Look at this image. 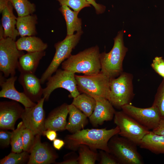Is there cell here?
Wrapping results in <instances>:
<instances>
[{"instance_id":"6da1fadb","label":"cell","mask_w":164,"mask_h":164,"mask_svg":"<svg viewBox=\"0 0 164 164\" xmlns=\"http://www.w3.org/2000/svg\"><path fill=\"white\" fill-rule=\"evenodd\" d=\"M119 132L117 126L110 129H84L66 135L64 140L65 146L67 149L74 152L78 150L80 145H85L94 151L100 149L109 152L108 142L112 137L118 134Z\"/></svg>"},{"instance_id":"7a4b0ae2","label":"cell","mask_w":164,"mask_h":164,"mask_svg":"<svg viewBox=\"0 0 164 164\" xmlns=\"http://www.w3.org/2000/svg\"><path fill=\"white\" fill-rule=\"evenodd\" d=\"M99 48L96 45L71 56L61 63L62 69L74 73L93 75L99 73L101 66Z\"/></svg>"},{"instance_id":"3957f363","label":"cell","mask_w":164,"mask_h":164,"mask_svg":"<svg viewBox=\"0 0 164 164\" xmlns=\"http://www.w3.org/2000/svg\"><path fill=\"white\" fill-rule=\"evenodd\" d=\"M124 31H119L114 39V44L108 53H100L101 72L111 78L118 76L123 72V62L128 51L123 41Z\"/></svg>"},{"instance_id":"277c9868","label":"cell","mask_w":164,"mask_h":164,"mask_svg":"<svg viewBox=\"0 0 164 164\" xmlns=\"http://www.w3.org/2000/svg\"><path fill=\"white\" fill-rule=\"evenodd\" d=\"M118 135L110 138L108 145L109 152L115 158L119 164H143L142 157L137 150V145Z\"/></svg>"},{"instance_id":"5b68a950","label":"cell","mask_w":164,"mask_h":164,"mask_svg":"<svg viewBox=\"0 0 164 164\" xmlns=\"http://www.w3.org/2000/svg\"><path fill=\"white\" fill-rule=\"evenodd\" d=\"M133 78L132 74L123 72L118 77L111 79L108 100L113 106L121 109L130 104L134 95Z\"/></svg>"},{"instance_id":"8992f818","label":"cell","mask_w":164,"mask_h":164,"mask_svg":"<svg viewBox=\"0 0 164 164\" xmlns=\"http://www.w3.org/2000/svg\"><path fill=\"white\" fill-rule=\"evenodd\" d=\"M77 88L80 92L93 98L102 97L108 99L111 78L101 72L93 75H75Z\"/></svg>"},{"instance_id":"52a82bcc","label":"cell","mask_w":164,"mask_h":164,"mask_svg":"<svg viewBox=\"0 0 164 164\" xmlns=\"http://www.w3.org/2000/svg\"><path fill=\"white\" fill-rule=\"evenodd\" d=\"M83 33L82 31L75 34L67 35L63 40L54 45L56 51L50 63L42 74L40 80L43 84L57 70L60 65L71 55L73 49L79 43Z\"/></svg>"},{"instance_id":"ba28073f","label":"cell","mask_w":164,"mask_h":164,"mask_svg":"<svg viewBox=\"0 0 164 164\" xmlns=\"http://www.w3.org/2000/svg\"><path fill=\"white\" fill-rule=\"evenodd\" d=\"M46 87L43 88V96L48 101L51 93L58 88H62L70 93L69 97L73 98L80 94L77 85L75 73L63 69H57L55 74L47 80Z\"/></svg>"},{"instance_id":"9c48e42d","label":"cell","mask_w":164,"mask_h":164,"mask_svg":"<svg viewBox=\"0 0 164 164\" xmlns=\"http://www.w3.org/2000/svg\"><path fill=\"white\" fill-rule=\"evenodd\" d=\"M114 121L119 128L118 135L138 146L143 137L150 132L122 110L116 111Z\"/></svg>"},{"instance_id":"30bf717a","label":"cell","mask_w":164,"mask_h":164,"mask_svg":"<svg viewBox=\"0 0 164 164\" xmlns=\"http://www.w3.org/2000/svg\"><path fill=\"white\" fill-rule=\"evenodd\" d=\"M24 54L17 48L15 41L9 37L0 39V70L5 77L15 76L19 58Z\"/></svg>"},{"instance_id":"8fae6325","label":"cell","mask_w":164,"mask_h":164,"mask_svg":"<svg viewBox=\"0 0 164 164\" xmlns=\"http://www.w3.org/2000/svg\"><path fill=\"white\" fill-rule=\"evenodd\" d=\"M44 101L43 97L35 106L25 108L21 118L25 128L30 130L35 135H43L46 130L45 113L43 108Z\"/></svg>"},{"instance_id":"7c38bea8","label":"cell","mask_w":164,"mask_h":164,"mask_svg":"<svg viewBox=\"0 0 164 164\" xmlns=\"http://www.w3.org/2000/svg\"><path fill=\"white\" fill-rule=\"evenodd\" d=\"M121 109L149 130L155 128L161 119L158 109L153 105L149 108H142L128 104L122 107Z\"/></svg>"},{"instance_id":"4fadbf2b","label":"cell","mask_w":164,"mask_h":164,"mask_svg":"<svg viewBox=\"0 0 164 164\" xmlns=\"http://www.w3.org/2000/svg\"><path fill=\"white\" fill-rule=\"evenodd\" d=\"M41 136L35 135L33 144L29 151L28 164H50L56 162L58 155L48 143L42 142Z\"/></svg>"},{"instance_id":"5bb4252c","label":"cell","mask_w":164,"mask_h":164,"mask_svg":"<svg viewBox=\"0 0 164 164\" xmlns=\"http://www.w3.org/2000/svg\"><path fill=\"white\" fill-rule=\"evenodd\" d=\"M24 109L19 102L14 101L0 102V129L12 131L15 123L21 118Z\"/></svg>"},{"instance_id":"9a60e30c","label":"cell","mask_w":164,"mask_h":164,"mask_svg":"<svg viewBox=\"0 0 164 164\" xmlns=\"http://www.w3.org/2000/svg\"><path fill=\"white\" fill-rule=\"evenodd\" d=\"M16 76H11L6 79L0 73V97L9 98L22 104L25 108L35 106L36 103L32 101L24 93L18 91L15 87V83L17 79Z\"/></svg>"},{"instance_id":"2e32d148","label":"cell","mask_w":164,"mask_h":164,"mask_svg":"<svg viewBox=\"0 0 164 164\" xmlns=\"http://www.w3.org/2000/svg\"><path fill=\"white\" fill-rule=\"evenodd\" d=\"M94 98L96 101V104L89 118L91 124L96 127L102 125L104 121L112 120L116 111L108 100L100 97Z\"/></svg>"},{"instance_id":"e0dca14e","label":"cell","mask_w":164,"mask_h":164,"mask_svg":"<svg viewBox=\"0 0 164 164\" xmlns=\"http://www.w3.org/2000/svg\"><path fill=\"white\" fill-rule=\"evenodd\" d=\"M18 81L22 87L24 93L32 101L37 102L42 98L43 89L40 79L35 74L20 73Z\"/></svg>"},{"instance_id":"ac0fdd59","label":"cell","mask_w":164,"mask_h":164,"mask_svg":"<svg viewBox=\"0 0 164 164\" xmlns=\"http://www.w3.org/2000/svg\"><path fill=\"white\" fill-rule=\"evenodd\" d=\"M68 106L69 104L64 103L50 112L45 120L46 130L52 129L57 132L66 130L67 118L69 112Z\"/></svg>"},{"instance_id":"d6986e66","label":"cell","mask_w":164,"mask_h":164,"mask_svg":"<svg viewBox=\"0 0 164 164\" xmlns=\"http://www.w3.org/2000/svg\"><path fill=\"white\" fill-rule=\"evenodd\" d=\"M13 7L9 2L8 5L1 12L2 26L4 32V38L9 37L15 41L19 35L18 32L15 28L17 18L13 12Z\"/></svg>"},{"instance_id":"ffe728a7","label":"cell","mask_w":164,"mask_h":164,"mask_svg":"<svg viewBox=\"0 0 164 164\" xmlns=\"http://www.w3.org/2000/svg\"><path fill=\"white\" fill-rule=\"evenodd\" d=\"M45 51L27 52L19 58L17 69L20 73H35L40 60L46 55Z\"/></svg>"},{"instance_id":"44dd1931","label":"cell","mask_w":164,"mask_h":164,"mask_svg":"<svg viewBox=\"0 0 164 164\" xmlns=\"http://www.w3.org/2000/svg\"><path fill=\"white\" fill-rule=\"evenodd\" d=\"M69 117L66 130L73 133L84 129L87 124V117L75 106L71 104L68 106Z\"/></svg>"},{"instance_id":"7402d4cb","label":"cell","mask_w":164,"mask_h":164,"mask_svg":"<svg viewBox=\"0 0 164 164\" xmlns=\"http://www.w3.org/2000/svg\"><path fill=\"white\" fill-rule=\"evenodd\" d=\"M138 146L155 154H164V136L150 131L143 137Z\"/></svg>"},{"instance_id":"603a6c76","label":"cell","mask_w":164,"mask_h":164,"mask_svg":"<svg viewBox=\"0 0 164 164\" xmlns=\"http://www.w3.org/2000/svg\"><path fill=\"white\" fill-rule=\"evenodd\" d=\"M66 22L67 35L74 34L75 32H80L82 30V21L78 17L79 12L72 11L65 5H62L59 9Z\"/></svg>"},{"instance_id":"cb8c5ba5","label":"cell","mask_w":164,"mask_h":164,"mask_svg":"<svg viewBox=\"0 0 164 164\" xmlns=\"http://www.w3.org/2000/svg\"><path fill=\"white\" fill-rule=\"evenodd\" d=\"M37 15L33 14L17 18L16 29L21 37L35 36L37 34Z\"/></svg>"},{"instance_id":"d4e9b609","label":"cell","mask_w":164,"mask_h":164,"mask_svg":"<svg viewBox=\"0 0 164 164\" xmlns=\"http://www.w3.org/2000/svg\"><path fill=\"white\" fill-rule=\"evenodd\" d=\"M15 43L19 50L27 52L44 51L48 47L46 43L35 36L20 37Z\"/></svg>"},{"instance_id":"484cf974","label":"cell","mask_w":164,"mask_h":164,"mask_svg":"<svg viewBox=\"0 0 164 164\" xmlns=\"http://www.w3.org/2000/svg\"><path fill=\"white\" fill-rule=\"evenodd\" d=\"M71 104L89 118L94 109L96 101L94 98L91 96L82 93L73 98Z\"/></svg>"},{"instance_id":"4316f807","label":"cell","mask_w":164,"mask_h":164,"mask_svg":"<svg viewBox=\"0 0 164 164\" xmlns=\"http://www.w3.org/2000/svg\"><path fill=\"white\" fill-rule=\"evenodd\" d=\"M16 10L18 16L32 14L36 11V6L29 0H8Z\"/></svg>"},{"instance_id":"83f0119b","label":"cell","mask_w":164,"mask_h":164,"mask_svg":"<svg viewBox=\"0 0 164 164\" xmlns=\"http://www.w3.org/2000/svg\"><path fill=\"white\" fill-rule=\"evenodd\" d=\"M78 150V164H94L98 159L96 151L92 150L86 145H80Z\"/></svg>"},{"instance_id":"f1b7e54d","label":"cell","mask_w":164,"mask_h":164,"mask_svg":"<svg viewBox=\"0 0 164 164\" xmlns=\"http://www.w3.org/2000/svg\"><path fill=\"white\" fill-rule=\"evenodd\" d=\"M25 128L22 121L18 125L16 129L12 131L10 143L12 152L20 153L23 151L22 132Z\"/></svg>"},{"instance_id":"f546056e","label":"cell","mask_w":164,"mask_h":164,"mask_svg":"<svg viewBox=\"0 0 164 164\" xmlns=\"http://www.w3.org/2000/svg\"><path fill=\"white\" fill-rule=\"evenodd\" d=\"M29 153L23 151L20 153L11 152L1 159L0 164H23L28 162Z\"/></svg>"},{"instance_id":"4dcf8cb0","label":"cell","mask_w":164,"mask_h":164,"mask_svg":"<svg viewBox=\"0 0 164 164\" xmlns=\"http://www.w3.org/2000/svg\"><path fill=\"white\" fill-rule=\"evenodd\" d=\"M152 105L158 109L161 119L164 118V78L158 88Z\"/></svg>"},{"instance_id":"1f68e13d","label":"cell","mask_w":164,"mask_h":164,"mask_svg":"<svg viewBox=\"0 0 164 164\" xmlns=\"http://www.w3.org/2000/svg\"><path fill=\"white\" fill-rule=\"evenodd\" d=\"M60 5H65L74 11L79 12L84 8L91 6V4L87 0H56Z\"/></svg>"},{"instance_id":"d6a6232c","label":"cell","mask_w":164,"mask_h":164,"mask_svg":"<svg viewBox=\"0 0 164 164\" xmlns=\"http://www.w3.org/2000/svg\"><path fill=\"white\" fill-rule=\"evenodd\" d=\"M35 135L29 129L25 128L22 132L23 151L29 153L34 142Z\"/></svg>"},{"instance_id":"836d02e7","label":"cell","mask_w":164,"mask_h":164,"mask_svg":"<svg viewBox=\"0 0 164 164\" xmlns=\"http://www.w3.org/2000/svg\"><path fill=\"white\" fill-rule=\"evenodd\" d=\"M99 164H119L115 158L108 152L101 150L99 152Z\"/></svg>"},{"instance_id":"e575fe53","label":"cell","mask_w":164,"mask_h":164,"mask_svg":"<svg viewBox=\"0 0 164 164\" xmlns=\"http://www.w3.org/2000/svg\"><path fill=\"white\" fill-rule=\"evenodd\" d=\"M151 66L157 73L164 78V59L162 57H155Z\"/></svg>"},{"instance_id":"d590c367","label":"cell","mask_w":164,"mask_h":164,"mask_svg":"<svg viewBox=\"0 0 164 164\" xmlns=\"http://www.w3.org/2000/svg\"><path fill=\"white\" fill-rule=\"evenodd\" d=\"M12 132L8 131L7 130L0 129V146L1 148L4 149L8 147L10 144Z\"/></svg>"},{"instance_id":"8d00e7d4","label":"cell","mask_w":164,"mask_h":164,"mask_svg":"<svg viewBox=\"0 0 164 164\" xmlns=\"http://www.w3.org/2000/svg\"><path fill=\"white\" fill-rule=\"evenodd\" d=\"M78 157L74 151L65 155L63 161L60 162H55L56 164H78Z\"/></svg>"},{"instance_id":"74e56055","label":"cell","mask_w":164,"mask_h":164,"mask_svg":"<svg viewBox=\"0 0 164 164\" xmlns=\"http://www.w3.org/2000/svg\"><path fill=\"white\" fill-rule=\"evenodd\" d=\"M94 7L97 14H99L104 12L106 9L105 6L97 3L94 0H87Z\"/></svg>"},{"instance_id":"f35d334b","label":"cell","mask_w":164,"mask_h":164,"mask_svg":"<svg viewBox=\"0 0 164 164\" xmlns=\"http://www.w3.org/2000/svg\"><path fill=\"white\" fill-rule=\"evenodd\" d=\"M43 135L45 136L51 141H53L56 138L57 134L56 131L52 129H47L44 131Z\"/></svg>"},{"instance_id":"ab89813d","label":"cell","mask_w":164,"mask_h":164,"mask_svg":"<svg viewBox=\"0 0 164 164\" xmlns=\"http://www.w3.org/2000/svg\"><path fill=\"white\" fill-rule=\"evenodd\" d=\"M152 131L157 134L164 136V118L161 119L158 126Z\"/></svg>"},{"instance_id":"60d3db41","label":"cell","mask_w":164,"mask_h":164,"mask_svg":"<svg viewBox=\"0 0 164 164\" xmlns=\"http://www.w3.org/2000/svg\"><path fill=\"white\" fill-rule=\"evenodd\" d=\"M65 145L64 141L60 139L56 138L53 141V147L55 149L58 150H60Z\"/></svg>"},{"instance_id":"b9f144b4","label":"cell","mask_w":164,"mask_h":164,"mask_svg":"<svg viewBox=\"0 0 164 164\" xmlns=\"http://www.w3.org/2000/svg\"><path fill=\"white\" fill-rule=\"evenodd\" d=\"M9 2L8 0H0V12L1 13L4 9L7 6Z\"/></svg>"},{"instance_id":"7bdbcfd3","label":"cell","mask_w":164,"mask_h":164,"mask_svg":"<svg viewBox=\"0 0 164 164\" xmlns=\"http://www.w3.org/2000/svg\"><path fill=\"white\" fill-rule=\"evenodd\" d=\"M4 38V32L2 25L0 27V39Z\"/></svg>"},{"instance_id":"ee69618b","label":"cell","mask_w":164,"mask_h":164,"mask_svg":"<svg viewBox=\"0 0 164 164\" xmlns=\"http://www.w3.org/2000/svg\"></svg>"}]
</instances>
